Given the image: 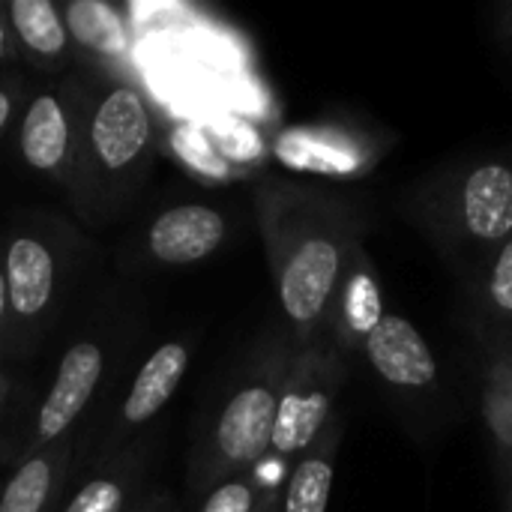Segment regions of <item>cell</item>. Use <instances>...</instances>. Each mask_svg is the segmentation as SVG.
<instances>
[{"instance_id": "obj_8", "label": "cell", "mask_w": 512, "mask_h": 512, "mask_svg": "<svg viewBox=\"0 0 512 512\" xmlns=\"http://www.w3.org/2000/svg\"><path fill=\"white\" fill-rule=\"evenodd\" d=\"M462 222L480 243H501L512 237V168L486 162L474 168L462 186Z\"/></svg>"}, {"instance_id": "obj_14", "label": "cell", "mask_w": 512, "mask_h": 512, "mask_svg": "<svg viewBox=\"0 0 512 512\" xmlns=\"http://www.w3.org/2000/svg\"><path fill=\"white\" fill-rule=\"evenodd\" d=\"M12 24L24 45H30L36 54L54 57L66 48V21L57 15L54 3L48 0H12L9 6Z\"/></svg>"}, {"instance_id": "obj_24", "label": "cell", "mask_w": 512, "mask_h": 512, "mask_svg": "<svg viewBox=\"0 0 512 512\" xmlns=\"http://www.w3.org/2000/svg\"><path fill=\"white\" fill-rule=\"evenodd\" d=\"M510 512H512V507H510Z\"/></svg>"}, {"instance_id": "obj_11", "label": "cell", "mask_w": 512, "mask_h": 512, "mask_svg": "<svg viewBox=\"0 0 512 512\" xmlns=\"http://www.w3.org/2000/svg\"><path fill=\"white\" fill-rule=\"evenodd\" d=\"M69 150V123L63 105L42 93L30 102L21 126V153L30 168L36 171H54L63 165Z\"/></svg>"}, {"instance_id": "obj_17", "label": "cell", "mask_w": 512, "mask_h": 512, "mask_svg": "<svg viewBox=\"0 0 512 512\" xmlns=\"http://www.w3.org/2000/svg\"><path fill=\"white\" fill-rule=\"evenodd\" d=\"M123 489L114 480H90L72 501L66 512H120Z\"/></svg>"}, {"instance_id": "obj_16", "label": "cell", "mask_w": 512, "mask_h": 512, "mask_svg": "<svg viewBox=\"0 0 512 512\" xmlns=\"http://www.w3.org/2000/svg\"><path fill=\"white\" fill-rule=\"evenodd\" d=\"M345 294H342V315H345V324L351 333H360L363 339L369 336V330L378 324V318L384 315L381 312V297H378V288L372 282L369 273L357 270L351 273V279L342 285Z\"/></svg>"}, {"instance_id": "obj_7", "label": "cell", "mask_w": 512, "mask_h": 512, "mask_svg": "<svg viewBox=\"0 0 512 512\" xmlns=\"http://www.w3.org/2000/svg\"><path fill=\"white\" fill-rule=\"evenodd\" d=\"M99 375H102L99 345L78 342L63 354L57 378L51 384V393L39 411V438L42 441L63 435L75 423V417L87 408V402L99 384Z\"/></svg>"}, {"instance_id": "obj_5", "label": "cell", "mask_w": 512, "mask_h": 512, "mask_svg": "<svg viewBox=\"0 0 512 512\" xmlns=\"http://www.w3.org/2000/svg\"><path fill=\"white\" fill-rule=\"evenodd\" d=\"M225 240V216L204 204H180L156 216L147 243L162 264H195Z\"/></svg>"}, {"instance_id": "obj_19", "label": "cell", "mask_w": 512, "mask_h": 512, "mask_svg": "<svg viewBox=\"0 0 512 512\" xmlns=\"http://www.w3.org/2000/svg\"><path fill=\"white\" fill-rule=\"evenodd\" d=\"M201 512H255V486L249 480L222 483L207 501Z\"/></svg>"}, {"instance_id": "obj_23", "label": "cell", "mask_w": 512, "mask_h": 512, "mask_svg": "<svg viewBox=\"0 0 512 512\" xmlns=\"http://www.w3.org/2000/svg\"><path fill=\"white\" fill-rule=\"evenodd\" d=\"M3 51H6V24L0 18V57H3Z\"/></svg>"}, {"instance_id": "obj_3", "label": "cell", "mask_w": 512, "mask_h": 512, "mask_svg": "<svg viewBox=\"0 0 512 512\" xmlns=\"http://www.w3.org/2000/svg\"><path fill=\"white\" fill-rule=\"evenodd\" d=\"M279 411V387L276 384H249L237 390L219 423H216V453L222 465L240 468L258 462L267 450H273V429Z\"/></svg>"}, {"instance_id": "obj_15", "label": "cell", "mask_w": 512, "mask_h": 512, "mask_svg": "<svg viewBox=\"0 0 512 512\" xmlns=\"http://www.w3.org/2000/svg\"><path fill=\"white\" fill-rule=\"evenodd\" d=\"M51 480L54 474L45 456L24 462L0 495V512H42L51 492Z\"/></svg>"}, {"instance_id": "obj_10", "label": "cell", "mask_w": 512, "mask_h": 512, "mask_svg": "<svg viewBox=\"0 0 512 512\" xmlns=\"http://www.w3.org/2000/svg\"><path fill=\"white\" fill-rule=\"evenodd\" d=\"M186 366H189V351L183 342H165L162 348H156L141 366V372L135 375V384L123 405V420L138 426L156 417L180 387Z\"/></svg>"}, {"instance_id": "obj_22", "label": "cell", "mask_w": 512, "mask_h": 512, "mask_svg": "<svg viewBox=\"0 0 512 512\" xmlns=\"http://www.w3.org/2000/svg\"><path fill=\"white\" fill-rule=\"evenodd\" d=\"M6 306H9V291H6V276H3V270H0V321H3V315H6Z\"/></svg>"}, {"instance_id": "obj_13", "label": "cell", "mask_w": 512, "mask_h": 512, "mask_svg": "<svg viewBox=\"0 0 512 512\" xmlns=\"http://www.w3.org/2000/svg\"><path fill=\"white\" fill-rule=\"evenodd\" d=\"M66 24L75 42L84 48L102 54V57H120L129 48V33L123 27V18L114 6L102 0H72L66 6Z\"/></svg>"}, {"instance_id": "obj_2", "label": "cell", "mask_w": 512, "mask_h": 512, "mask_svg": "<svg viewBox=\"0 0 512 512\" xmlns=\"http://www.w3.org/2000/svg\"><path fill=\"white\" fill-rule=\"evenodd\" d=\"M345 279V246L330 231H303L276 267L279 303L291 324H318L333 300L339 297Z\"/></svg>"}, {"instance_id": "obj_20", "label": "cell", "mask_w": 512, "mask_h": 512, "mask_svg": "<svg viewBox=\"0 0 512 512\" xmlns=\"http://www.w3.org/2000/svg\"><path fill=\"white\" fill-rule=\"evenodd\" d=\"M489 300L495 303V309L512 315V240L504 243L489 273Z\"/></svg>"}, {"instance_id": "obj_4", "label": "cell", "mask_w": 512, "mask_h": 512, "mask_svg": "<svg viewBox=\"0 0 512 512\" xmlns=\"http://www.w3.org/2000/svg\"><path fill=\"white\" fill-rule=\"evenodd\" d=\"M363 351L375 372L402 390H423L438 378V360L423 333L402 315L384 312L363 339Z\"/></svg>"}, {"instance_id": "obj_9", "label": "cell", "mask_w": 512, "mask_h": 512, "mask_svg": "<svg viewBox=\"0 0 512 512\" xmlns=\"http://www.w3.org/2000/svg\"><path fill=\"white\" fill-rule=\"evenodd\" d=\"M6 291H9V306L21 318H33L45 312L51 291H54V258L51 252L33 240V237H18L12 240L6 252Z\"/></svg>"}, {"instance_id": "obj_1", "label": "cell", "mask_w": 512, "mask_h": 512, "mask_svg": "<svg viewBox=\"0 0 512 512\" xmlns=\"http://www.w3.org/2000/svg\"><path fill=\"white\" fill-rule=\"evenodd\" d=\"M345 369L333 351L312 348L300 354L279 390V411L273 429V453L294 456L309 450L327 426L333 399L342 387Z\"/></svg>"}, {"instance_id": "obj_12", "label": "cell", "mask_w": 512, "mask_h": 512, "mask_svg": "<svg viewBox=\"0 0 512 512\" xmlns=\"http://www.w3.org/2000/svg\"><path fill=\"white\" fill-rule=\"evenodd\" d=\"M330 435L315 447L288 477L282 512H327L333 477H336V444L339 429H327Z\"/></svg>"}, {"instance_id": "obj_18", "label": "cell", "mask_w": 512, "mask_h": 512, "mask_svg": "<svg viewBox=\"0 0 512 512\" xmlns=\"http://www.w3.org/2000/svg\"><path fill=\"white\" fill-rule=\"evenodd\" d=\"M489 420L495 432L512 447V366H498L489 399Z\"/></svg>"}, {"instance_id": "obj_21", "label": "cell", "mask_w": 512, "mask_h": 512, "mask_svg": "<svg viewBox=\"0 0 512 512\" xmlns=\"http://www.w3.org/2000/svg\"><path fill=\"white\" fill-rule=\"evenodd\" d=\"M9 114H12V99H9V93H6V90H0V129L6 126Z\"/></svg>"}, {"instance_id": "obj_6", "label": "cell", "mask_w": 512, "mask_h": 512, "mask_svg": "<svg viewBox=\"0 0 512 512\" xmlns=\"http://www.w3.org/2000/svg\"><path fill=\"white\" fill-rule=\"evenodd\" d=\"M90 138L105 168L117 171L135 162L150 141V114L141 93L132 87L111 90L96 108Z\"/></svg>"}]
</instances>
